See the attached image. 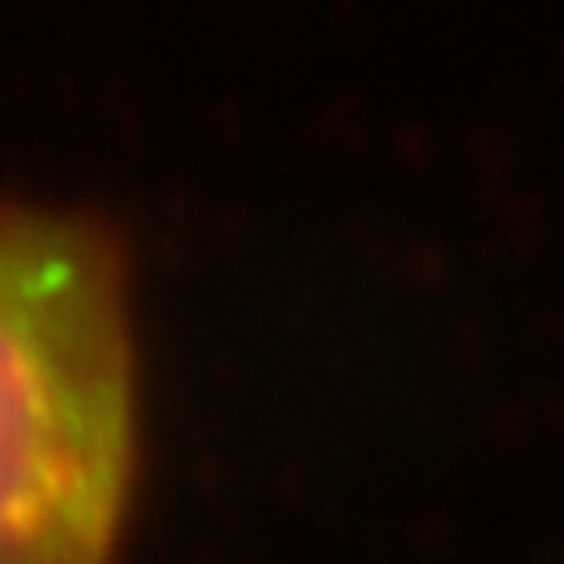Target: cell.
Here are the masks:
<instances>
[{
	"mask_svg": "<svg viewBox=\"0 0 564 564\" xmlns=\"http://www.w3.org/2000/svg\"><path fill=\"white\" fill-rule=\"evenodd\" d=\"M140 458L129 239L0 198V564H118Z\"/></svg>",
	"mask_w": 564,
	"mask_h": 564,
	"instance_id": "1",
	"label": "cell"
}]
</instances>
